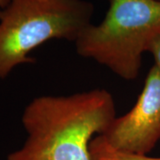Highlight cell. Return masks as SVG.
<instances>
[{"label": "cell", "mask_w": 160, "mask_h": 160, "mask_svg": "<svg viewBox=\"0 0 160 160\" xmlns=\"http://www.w3.org/2000/svg\"><path fill=\"white\" fill-rule=\"evenodd\" d=\"M148 52L154 58V66L160 71V33L157 35L149 44Z\"/></svg>", "instance_id": "obj_6"}, {"label": "cell", "mask_w": 160, "mask_h": 160, "mask_svg": "<svg viewBox=\"0 0 160 160\" xmlns=\"http://www.w3.org/2000/svg\"><path fill=\"white\" fill-rule=\"evenodd\" d=\"M160 33L159 0H110L100 24H90L75 41L80 56L123 79H136L142 54Z\"/></svg>", "instance_id": "obj_2"}, {"label": "cell", "mask_w": 160, "mask_h": 160, "mask_svg": "<svg viewBox=\"0 0 160 160\" xmlns=\"http://www.w3.org/2000/svg\"><path fill=\"white\" fill-rule=\"evenodd\" d=\"M116 149L147 155L160 140V71L153 66L132 109L116 117L102 134Z\"/></svg>", "instance_id": "obj_4"}, {"label": "cell", "mask_w": 160, "mask_h": 160, "mask_svg": "<svg viewBox=\"0 0 160 160\" xmlns=\"http://www.w3.org/2000/svg\"><path fill=\"white\" fill-rule=\"evenodd\" d=\"M11 0H0V9H4L10 4Z\"/></svg>", "instance_id": "obj_7"}, {"label": "cell", "mask_w": 160, "mask_h": 160, "mask_svg": "<svg viewBox=\"0 0 160 160\" xmlns=\"http://www.w3.org/2000/svg\"><path fill=\"white\" fill-rule=\"evenodd\" d=\"M159 1H160V0H159Z\"/></svg>", "instance_id": "obj_8"}, {"label": "cell", "mask_w": 160, "mask_h": 160, "mask_svg": "<svg viewBox=\"0 0 160 160\" xmlns=\"http://www.w3.org/2000/svg\"><path fill=\"white\" fill-rule=\"evenodd\" d=\"M89 150L92 160H160V158H151L147 155L133 154L118 150L101 134H98L92 140Z\"/></svg>", "instance_id": "obj_5"}, {"label": "cell", "mask_w": 160, "mask_h": 160, "mask_svg": "<svg viewBox=\"0 0 160 160\" xmlns=\"http://www.w3.org/2000/svg\"><path fill=\"white\" fill-rule=\"evenodd\" d=\"M116 117L114 98L105 89L35 98L22 116L27 139L6 160H92L91 141Z\"/></svg>", "instance_id": "obj_1"}, {"label": "cell", "mask_w": 160, "mask_h": 160, "mask_svg": "<svg viewBox=\"0 0 160 160\" xmlns=\"http://www.w3.org/2000/svg\"><path fill=\"white\" fill-rule=\"evenodd\" d=\"M94 6L86 0H11L0 9V79L51 39L76 41L91 24Z\"/></svg>", "instance_id": "obj_3"}]
</instances>
